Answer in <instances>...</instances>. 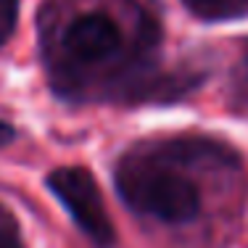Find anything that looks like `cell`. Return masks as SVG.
Here are the masks:
<instances>
[{"label":"cell","instance_id":"cell-4","mask_svg":"<svg viewBox=\"0 0 248 248\" xmlns=\"http://www.w3.org/2000/svg\"><path fill=\"white\" fill-rule=\"evenodd\" d=\"M206 21H235L248 16V0H182Z\"/></svg>","mask_w":248,"mask_h":248},{"label":"cell","instance_id":"cell-7","mask_svg":"<svg viewBox=\"0 0 248 248\" xmlns=\"http://www.w3.org/2000/svg\"><path fill=\"white\" fill-rule=\"evenodd\" d=\"M11 140H14V129H11L5 122H0V145L11 143Z\"/></svg>","mask_w":248,"mask_h":248},{"label":"cell","instance_id":"cell-1","mask_svg":"<svg viewBox=\"0 0 248 248\" xmlns=\"http://www.w3.org/2000/svg\"><path fill=\"white\" fill-rule=\"evenodd\" d=\"M116 187L135 211L172 224L193 219L201 209V196L187 177L151 161H124L116 172Z\"/></svg>","mask_w":248,"mask_h":248},{"label":"cell","instance_id":"cell-5","mask_svg":"<svg viewBox=\"0 0 248 248\" xmlns=\"http://www.w3.org/2000/svg\"><path fill=\"white\" fill-rule=\"evenodd\" d=\"M16 19H19V0H0V48L14 34Z\"/></svg>","mask_w":248,"mask_h":248},{"label":"cell","instance_id":"cell-3","mask_svg":"<svg viewBox=\"0 0 248 248\" xmlns=\"http://www.w3.org/2000/svg\"><path fill=\"white\" fill-rule=\"evenodd\" d=\"M66 48L82 61H100L122 45V32L116 21L106 14H87L72 21L66 29Z\"/></svg>","mask_w":248,"mask_h":248},{"label":"cell","instance_id":"cell-2","mask_svg":"<svg viewBox=\"0 0 248 248\" xmlns=\"http://www.w3.org/2000/svg\"><path fill=\"white\" fill-rule=\"evenodd\" d=\"M50 193L69 209L79 230L100 248L114 243V224L106 211V201L98 190V182L82 167H61L48 174Z\"/></svg>","mask_w":248,"mask_h":248},{"label":"cell","instance_id":"cell-6","mask_svg":"<svg viewBox=\"0 0 248 248\" xmlns=\"http://www.w3.org/2000/svg\"><path fill=\"white\" fill-rule=\"evenodd\" d=\"M0 248H21V243L16 240V235L5 232V230H0Z\"/></svg>","mask_w":248,"mask_h":248}]
</instances>
